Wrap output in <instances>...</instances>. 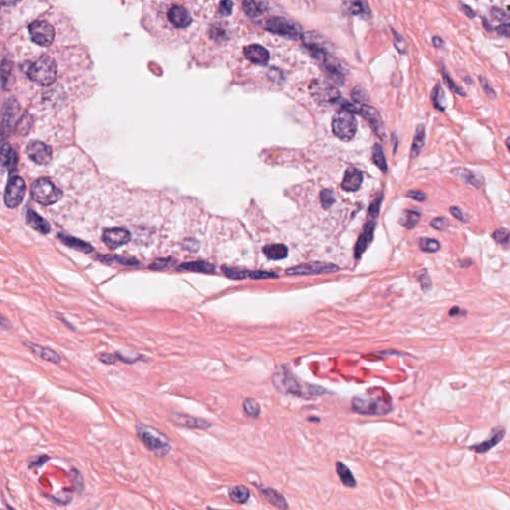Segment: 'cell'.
Listing matches in <instances>:
<instances>
[{
    "instance_id": "cell-40",
    "label": "cell",
    "mask_w": 510,
    "mask_h": 510,
    "mask_svg": "<svg viewBox=\"0 0 510 510\" xmlns=\"http://www.w3.org/2000/svg\"><path fill=\"white\" fill-rule=\"evenodd\" d=\"M345 5H346V9H347V11H348L349 13L353 14V15L369 13V10H368V7H367V4H366L365 2H362V1L346 2Z\"/></svg>"
},
{
    "instance_id": "cell-33",
    "label": "cell",
    "mask_w": 510,
    "mask_h": 510,
    "mask_svg": "<svg viewBox=\"0 0 510 510\" xmlns=\"http://www.w3.org/2000/svg\"><path fill=\"white\" fill-rule=\"evenodd\" d=\"M17 164V156L15 151L8 144H3L2 147V165L9 170H13Z\"/></svg>"
},
{
    "instance_id": "cell-13",
    "label": "cell",
    "mask_w": 510,
    "mask_h": 510,
    "mask_svg": "<svg viewBox=\"0 0 510 510\" xmlns=\"http://www.w3.org/2000/svg\"><path fill=\"white\" fill-rule=\"evenodd\" d=\"M351 105L352 106H350V108H351L350 111L353 113H359L362 117L365 118L367 120V122L371 125L373 130L376 132V134L381 139H384V136H385L384 123L382 121L381 115L379 114V112L376 110V109L371 106L365 105V104H363L359 107L355 106L354 104H351Z\"/></svg>"
},
{
    "instance_id": "cell-39",
    "label": "cell",
    "mask_w": 510,
    "mask_h": 510,
    "mask_svg": "<svg viewBox=\"0 0 510 510\" xmlns=\"http://www.w3.org/2000/svg\"><path fill=\"white\" fill-rule=\"evenodd\" d=\"M243 409L246 415L252 418H258L261 412L259 404L253 398H246L243 402Z\"/></svg>"
},
{
    "instance_id": "cell-38",
    "label": "cell",
    "mask_w": 510,
    "mask_h": 510,
    "mask_svg": "<svg viewBox=\"0 0 510 510\" xmlns=\"http://www.w3.org/2000/svg\"><path fill=\"white\" fill-rule=\"evenodd\" d=\"M419 246H420V249L422 251H424V252L434 253V252L440 250L441 243L438 240L433 239V238L423 237V238H421L419 240Z\"/></svg>"
},
{
    "instance_id": "cell-6",
    "label": "cell",
    "mask_w": 510,
    "mask_h": 510,
    "mask_svg": "<svg viewBox=\"0 0 510 510\" xmlns=\"http://www.w3.org/2000/svg\"><path fill=\"white\" fill-rule=\"evenodd\" d=\"M32 198L42 205H51L63 198V192L47 177H39L31 186Z\"/></svg>"
},
{
    "instance_id": "cell-59",
    "label": "cell",
    "mask_w": 510,
    "mask_h": 510,
    "mask_svg": "<svg viewBox=\"0 0 510 510\" xmlns=\"http://www.w3.org/2000/svg\"><path fill=\"white\" fill-rule=\"evenodd\" d=\"M432 42H433L434 46L438 47V48H441L443 46V40L440 37H438V36H435V37H433Z\"/></svg>"
},
{
    "instance_id": "cell-36",
    "label": "cell",
    "mask_w": 510,
    "mask_h": 510,
    "mask_svg": "<svg viewBox=\"0 0 510 510\" xmlns=\"http://www.w3.org/2000/svg\"><path fill=\"white\" fill-rule=\"evenodd\" d=\"M264 3L256 2V1H243L242 6L245 13L250 17H257L263 13L264 7L262 6Z\"/></svg>"
},
{
    "instance_id": "cell-10",
    "label": "cell",
    "mask_w": 510,
    "mask_h": 510,
    "mask_svg": "<svg viewBox=\"0 0 510 510\" xmlns=\"http://www.w3.org/2000/svg\"><path fill=\"white\" fill-rule=\"evenodd\" d=\"M313 98L320 104H337L340 100V92L330 83L322 80L314 81L310 87Z\"/></svg>"
},
{
    "instance_id": "cell-2",
    "label": "cell",
    "mask_w": 510,
    "mask_h": 510,
    "mask_svg": "<svg viewBox=\"0 0 510 510\" xmlns=\"http://www.w3.org/2000/svg\"><path fill=\"white\" fill-rule=\"evenodd\" d=\"M162 28L171 33L187 32L194 22L192 10L181 2L163 3L159 14Z\"/></svg>"
},
{
    "instance_id": "cell-8",
    "label": "cell",
    "mask_w": 510,
    "mask_h": 510,
    "mask_svg": "<svg viewBox=\"0 0 510 510\" xmlns=\"http://www.w3.org/2000/svg\"><path fill=\"white\" fill-rule=\"evenodd\" d=\"M262 26L267 31L291 38H298L303 35L301 26L286 17L274 16L267 18L262 22Z\"/></svg>"
},
{
    "instance_id": "cell-61",
    "label": "cell",
    "mask_w": 510,
    "mask_h": 510,
    "mask_svg": "<svg viewBox=\"0 0 510 510\" xmlns=\"http://www.w3.org/2000/svg\"><path fill=\"white\" fill-rule=\"evenodd\" d=\"M2 510H16V509H14L13 507H11L10 505H6V506H5V508H3Z\"/></svg>"
},
{
    "instance_id": "cell-46",
    "label": "cell",
    "mask_w": 510,
    "mask_h": 510,
    "mask_svg": "<svg viewBox=\"0 0 510 510\" xmlns=\"http://www.w3.org/2000/svg\"><path fill=\"white\" fill-rule=\"evenodd\" d=\"M174 263V261L170 258H160V259H157L155 260L152 264H150V269H153V270H163L170 265H172Z\"/></svg>"
},
{
    "instance_id": "cell-14",
    "label": "cell",
    "mask_w": 510,
    "mask_h": 510,
    "mask_svg": "<svg viewBox=\"0 0 510 510\" xmlns=\"http://www.w3.org/2000/svg\"><path fill=\"white\" fill-rule=\"evenodd\" d=\"M26 154L30 160L38 165H46L52 159V150L41 141L33 140L26 145Z\"/></svg>"
},
{
    "instance_id": "cell-25",
    "label": "cell",
    "mask_w": 510,
    "mask_h": 510,
    "mask_svg": "<svg viewBox=\"0 0 510 510\" xmlns=\"http://www.w3.org/2000/svg\"><path fill=\"white\" fill-rule=\"evenodd\" d=\"M34 354L37 355L38 357H40L41 359L45 360V361H48V362H51L53 364H59L61 363V357L59 354H57L56 352H54L53 350L49 349V348H45V347H42V346H39V345H36V344H33V343H29V342H25L24 343Z\"/></svg>"
},
{
    "instance_id": "cell-54",
    "label": "cell",
    "mask_w": 510,
    "mask_h": 510,
    "mask_svg": "<svg viewBox=\"0 0 510 510\" xmlns=\"http://www.w3.org/2000/svg\"><path fill=\"white\" fill-rule=\"evenodd\" d=\"M50 458L46 455H41V456H37L35 458H32L29 462V467H39L40 465L44 464L47 460H49Z\"/></svg>"
},
{
    "instance_id": "cell-50",
    "label": "cell",
    "mask_w": 510,
    "mask_h": 510,
    "mask_svg": "<svg viewBox=\"0 0 510 510\" xmlns=\"http://www.w3.org/2000/svg\"><path fill=\"white\" fill-rule=\"evenodd\" d=\"M480 82L483 88V90L485 91V93L487 94V96L490 98V99H495L496 98V93L493 89H491L488 81L486 78H484L483 76H480Z\"/></svg>"
},
{
    "instance_id": "cell-26",
    "label": "cell",
    "mask_w": 510,
    "mask_h": 510,
    "mask_svg": "<svg viewBox=\"0 0 510 510\" xmlns=\"http://www.w3.org/2000/svg\"><path fill=\"white\" fill-rule=\"evenodd\" d=\"M177 269L186 270V271H193V272H199V273H206V274H212L215 272V266L213 264H211L207 261H203V260L183 263L178 266Z\"/></svg>"
},
{
    "instance_id": "cell-48",
    "label": "cell",
    "mask_w": 510,
    "mask_h": 510,
    "mask_svg": "<svg viewBox=\"0 0 510 510\" xmlns=\"http://www.w3.org/2000/svg\"><path fill=\"white\" fill-rule=\"evenodd\" d=\"M382 199H383V197L380 196L379 198H377L370 205V208H369V214L373 217V218H376L379 213H380V207H381V203H382Z\"/></svg>"
},
{
    "instance_id": "cell-20",
    "label": "cell",
    "mask_w": 510,
    "mask_h": 510,
    "mask_svg": "<svg viewBox=\"0 0 510 510\" xmlns=\"http://www.w3.org/2000/svg\"><path fill=\"white\" fill-rule=\"evenodd\" d=\"M452 172L455 177L462 180L463 183L470 185L477 189H480L484 185V177L482 174L477 173L468 169L457 168L453 170Z\"/></svg>"
},
{
    "instance_id": "cell-51",
    "label": "cell",
    "mask_w": 510,
    "mask_h": 510,
    "mask_svg": "<svg viewBox=\"0 0 510 510\" xmlns=\"http://www.w3.org/2000/svg\"><path fill=\"white\" fill-rule=\"evenodd\" d=\"M497 34H499L500 36H503V37H507V38H510V22L508 23H502L500 25H498L496 28H495Z\"/></svg>"
},
{
    "instance_id": "cell-12",
    "label": "cell",
    "mask_w": 510,
    "mask_h": 510,
    "mask_svg": "<svg viewBox=\"0 0 510 510\" xmlns=\"http://www.w3.org/2000/svg\"><path fill=\"white\" fill-rule=\"evenodd\" d=\"M25 183L24 180L19 176L11 177L5 188L4 193V202L7 207L15 208L21 202L25 195Z\"/></svg>"
},
{
    "instance_id": "cell-56",
    "label": "cell",
    "mask_w": 510,
    "mask_h": 510,
    "mask_svg": "<svg viewBox=\"0 0 510 510\" xmlns=\"http://www.w3.org/2000/svg\"><path fill=\"white\" fill-rule=\"evenodd\" d=\"M460 6V10L468 17V18H475L476 17V12L472 10L471 7L467 6L466 4H463V3H460L459 4Z\"/></svg>"
},
{
    "instance_id": "cell-31",
    "label": "cell",
    "mask_w": 510,
    "mask_h": 510,
    "mask_svg": "<svg viewBox=\"0 0 510 510\" xmlns=\"http://www.w3.org/2000/svg\"><path fill=\"white\" fill-rule=\"evenodd\" d=\"M222 271L227 278H230L233 280H242V279H247V278L253 279V276H254V271H250V270L242 269V268H238V267H229L227 265H224L222 267Z\"/></svg>"
},
{
    "instance_id": "cell-22",
    "label": "cell",
    "mask_w": 510,
    "mask_h": 510,
    "mask_svg": "<svg viewBox=\"0 0 510 510\" xmlns=\"http://www.w3.org/2000/svg\"><path fill=\"white\" fill-rule=\"evenodd\" d=\"M245 57L252 63L265 64L269 60V52L261 45L251 44L243 50Z\"/></svg>"
},
{
    "instance_id": "cell-29",
    "label": "cell",
    "mask_w": 510,
    "mask_h": 510,
    "mask_svg": "<svg viewBox=\"0 0 510 510\" xmlns=\"http://www.w3.org/2000/svg\"><path fill=\"white\" fill-rule=\"evenodd\" d=\"M425 142V129L423 125H420V126H418V128L416 130L414 140H413V144H412V149H411V158L412 159H415L420 155L422 149L424 148Z\"/></svg>"
},
{
    "instance_id": "cell-3",
    "label": "cell",
    "mask_w": 510,
    "mask_h": 510,
    "mask_svg": "<svg viewBox=\"0 0 510 510\" xmlns=\"http://www.w3.org/2000/svg\"><path fill=\"white\" fill-rule=\"evenodd\" d=\"M274 387L285 394H292L304 398H310L314 396H320L327 391L324 388L314 385H303L300 383L289 370L286 368H282L280 371H277L272 379Z\"/></svg>"
},
{
    "instance_id": "cell-1",
    "label": "cell",
    "mask_w": 510,
    "mask_h": 510,
    "mask_svg": "<svg viewBox=\"0 0 510 510\" xmlns=\"http://www.w3.org/2000/svg\"><path fill=\"white\" fill-rule=\"evenodd\" d=\"M352 409L361 415L385 416L392 411V400L385 390L375 388L367 394L355 396L352 399Z\"/></svg>"
},
{
    "instance_id": "cell-17",
    "label": "cell",
    "mask_w": 510,
    "mask_h": 510,
    "mask_svg": "<svg viewBox=\"0 0 510 510\" xmlns=\"http://www.w3.org/2000/svg\"><path fill=\"white\" fill-rule=\"evenodd\" d=\"M170 418L174 422V424H176L178 425H181V426L189 427V428L207 429V428L212 426V425L209 422H207V421H205L203 419L195 418V417H192V416H189V415H185V414L172 413L170 415Z\"/></svg>"
},
{
    "instance_id": "cell-34",
    "label": "cell",
    "mask_w": 510,
    "mask_h": 510,
    "mask_svg": "<svg viewBox=\"0 0 510 510\" xmlns=\"http://www.w3.org/2000/svg\"><path fill=\"white\" fill-rule=\"evenodd\" d=\"M101 261L106 264L119 263L121 265H126V266H136L140 263L135 258L118 256V255H105V256H101Z\"/></svg>"
},
{
    "instance_id": "cell-42",
    "label": "cell",
    "mask_w": 510,
    "mask_h": 510,
    "mask_svg": "<svg viewBox=\"0 0 510 510\" xmlns=\"http://www.w3.org/2000/svg\"><path fill=\"white\" fill-rule=\"evenodd\" d=\"M417 278L420 281L421 287L425 291V292H427L429 289H431V286H432L431 278H430V276H429V274H428L426 269H423L420 272H418L417 273Z\"/></svg>"
},
{
    "instance_id": "cell-37",
    "label": "cell",
    "mask_w": 510,
    "mask_h": 510,
    "mask_svg": "<svg viewBox=\"0 0 510 510\" xmlns=\"http://www.w3.org/2000/svg\"><path fill=\"white\" fill-rule=\"evenodd\" d=\"M373 160L376 166L385 173L388 170V165L383 152V149L379 143H375L373 147Z\"/></svg>"
},
{
    "instance_id": "cell-45",
    "label": "cell",
    "mask_w": 510,
    "mask_h": 510,
    "mask_svg": "<svg viewBox=\"0 0 510 510\" xmlns=\"http://www.w3.org/2000/svg\"><path fill=\"white\" fill-rule=\"evenodd\" d=\"M394 44L397 51H399L400 53H406L408 51L407 41L405 40L403 36L399 35L397 31H394Z\"/></svg>"
},
{
    "instance_id": "cell-28",
    "label": "cell",
    "mask_w": 510,
    "mask_h": 510,
    "mask_svg": "<svg viewBox=\"0 0 510 510\" xmlns=\"http://www.w3.org/2000/svg\"><path fill=\"white\" fill-rule=\"evenodd\" d=\"M336 471H337V475L340 478L342 483L346 487L355 488L357 486V482H356L355 477L353 476L352 471L342 461H337L336 462Z\"/></svg>"
},
{
    "instance_id": "cell-27",
    "label": "cell",
    "mask_w": 510,
    "mask_h": 510,
    "mask_svg": "<svg viewBox=\"0 0 510 510\" xmlns=\"http://www.w3.org/2000/svg\"><path fill=\"white\" fill-rule=\"evenodd\" d=\"M263 253L270 260H281L288 256V248L281 243L267 244L263 247Z\"/></svg>"
},
{
    "instance_id": "cell-44",
    "label": "cell",
    "mask_w": 510,
    "mask_h": 510,
    "mask_svg": "<svg viewBox=\"0 0 510 510\" xmlns=\"http://www.w3.org/2000/svg\"><path fill=\"white\" fill-rule=\"evenodd\" d=\"M443 77H444V80H445L446 85L449 87V89H450L452 92H453V93H455V94H457V95H459V96H465V92H464L463 90H461V89H460V88H459V87H458V86H457V85L453 81V79L449 76V74H448V73H447L446 71H443Z\"/></svg>"
},
{
    "instance_id": "cell-23",
    "label": "cell",
    "mask_w": 510,
    "mask_h": 510,
    "mask_svg": "<svg viewBox=\"0 0 510 510\" xmlns=\"http://www.w3.org/2000/svg\"><path fill=\"white\" fill-rule=\"evenodd\" d=\"M26 223L34 230L42 234H47L51 230L49 223L46 220H44L42 216H40L39 214H37L34 210L31 209H28L26 212Z\"/></svg>"
},
{
    "instance_id": "cell-4",
    "label": "cell",
    "mask_w": 510,
    "mask_h": 510,
    "mask_svg": "<svg viewBox=\"0 0 510 510\" xmlns=\"http://www.w3.org/2000/svg\"><path fill=\"white\" fill-rule=\"evenodd\" d=\"M137 434L143 446L158 457H165L170 451V444L167 436L160 430L142 425L136 424Z\"/></svg>"
},
{
    "instance_id": "cell-32",
    "label": "cell",
    "mask_w": 510,
    "mask_h": 510,
    "mask_svg": "<svg viewBox=\"0 0 510 510\" xmlns=\"http://www.w3.org/2000/svg\"><path fill=\"white\" fill-rule=\"evenodd\" d=\"M228 495L229 498L237 504H244L250 498L249 490L243 485H237L230 488L228 490Z\"/></svg>"
},
{
    "instance_id": "cell-11",
    "label": "cell",
    "mask_w": 510,
    "mask_h": 510,
    "mask_svg": "<svg viewBox=\"0 0 510 510\" xmlns=\"http://www.w3.org/2000/svg\"><path fill=\"white\" fill-rule=\"evenodd\" d=\"M339 270V266L333 263H328V262H310V263H303L296 265L294 267L288 268L286 270V273L288 275H316V274H323V273H333Z\"/></svg>"
},
{
    "instance_id": "cell-57",
    "label": "cell",
    "mask_w": 510,
    "mask_h": 510,
    "mask_svg": "<svg viewBox=\"0 0 510 510\" xmlns=\"http://www.w3.org/2000/svg\"><path fill=\"white\" fill-rule=\"evenodd\" d=\"M491 15H492L495 19H498V20L507 19V18H508V15H507L504 11H502V10H500V9H498V8H492V9H491Z\"/></svg>"
},
{
    "instance_id": "cell-19",
    "label": "cell",
    "mask_w": 510,
    "mask_h": 510,
    "mask_svg": "<svg viewBox=\"0 0 510 510\" xmlns=\"http://www.w3.org/2000/svg\"><path fill=\"white\" fill-rule=\"evenodd\" d=\"M256 488L260 492L261 496L264 497L270 504L274 505L275 507L279 508L280 510H287L289 508L288 502L283 494L278 492L276 489L269 487V486H263V485H256Z\"/></svg>"
},
{
    "instance_id": "cell-21",
    "label": "cell",
    "mask_w": 510,
    "mask_h": 510,
    "mask_svg": "<svg viewBox=\"0 0 510 510\" xmlns=\"http://www.w3.org/2000/svg\"><path fill=\"white\" fill-rule=\"evenodd\" d=\"M363 183V173L356 168H349L342 181V189L347 192H356Z\"/></svg>"
},
{
    "instance_id": "cell-49",
    "label": "cell",
    "mask_w": 510,
    "mask_h": 510,
    "mask_svg": "<svg viewBox=\"0 0 510 510\" xmlns=\"http://www.w3.org/2000/svg\"><path fill=\"white\" fill-rule=\"evenodd\" d=\"M232 6H233V3L231 1H228V0H227V1H223V2H221L220 7H218V12H220V14L223 16H228L232 12Z\"/></svg>"
},
{
    "instance_id": "cell-30",
    "label": "cell",
    "mask_w": 510,
    "mask_h": 510,
    "mask_svg": "<svg viewBox=\"0 0 510 510\" xmlns=\"http://www.w3.org/2000/svg\"><path fill=\"white\" fill-rule=\"evenodd\" d=\"M421 220V212L414 209H407L399 218V224L407 229H413Z\"/></svg>"
},
{
    "instance_id": "cell-60",
    "label": "cell",
    "mask_w": 510,
    "mask_h": 510,
    "mask_svg": "<svg viewBox=\"0 0 510 510\" xmlns=\"http://www.w3.org/2000/svg\"><path fill=\"white\" fill-rule=\"evenodd\" d=\"M505 144H506V147H507L508 151L510 152V137L506 139V141H505Z\"/></svg>"
},
{
    "instance_id": "cell-43",
    "label": "cell",
    "mask_w": 510,
    "mask_h": 510,
    "mask_svg": "<svg viewBox=\"0 0 510 510\" xmlns=\"http://www.w3.org/2000/svg\"><path fill=\"white\" fill-rule=\"evenodd\" d=\"M492 237L499 244H507L509 242L510 232L505 228H498L493 232Z\"/></svg>"
},
{
    "instance_id": "cell-7",
    "label": "cell",
    "mask_w": 510,
    "mask_h": 510,
    "mask_svg": "<svg viewBox=\"0 0 510 510\" xmlns=\"http://www.w3.org/2000/svg\"><path fill=\"white\" fill-rule=\"evenodd\" d=\"M358 122L354 113L346 108H341L333 117L332 130L334 135L342 141H350L357 132Z\"/></svg>"
},
{
    "instance_id": "cell-55",
    "label": "cell",
    "mask_w": 510,
    "mask_h": 510,
    "mask_svg": "<svg viewBox=\"0 0 510 510\" xmlns=\"http://www.w3.org/2000/svg\"><path fill=\"white\" fill-rule=\"evenodd\" d=\"M450 212H451V214H452L453 217L456 218V220H458V221H460V222H466L463 212H462V211H461L457 206H451V207H450Z\"/></svg>"
},
{
    "instance_id": "cell-41",
    "label": "cell",
    "mask_w": 510,
    "mask_h": 510,
    "mask_svg": "<svg viewBox=\"0 0 510 510\" xmlns=\"http://www.w3.org/2000/svg\"><path fill=\"white\" fill-rule=\"evenodd\" d=\"M320 199H321L322 206L325 209H328V208H330L334 204V202H335V196H334L332 191L325 189V190H323L320 193Z\"/></svg>"
},
{
    "instance_id": "cell-47",
    "label": "cell",
    "mask_w": 510,
    "mask_h": 510,
    "mask_svg": "<svg viewBox=\"0 0 510 510\" xmlns=\"http://www.w3.org/2000/svg\"><path fill=\"white\" fill-rule=\"evenodd\" d=\"M430 226L436 230H446L450 227V222L446 217H435L430 222Z\"/></svg>"
},
{
    "instance_id": "cell-9",
    "label": "cell",
    "mask_w": 510,
    "mask_h": 510,
    "mask_svg": "<svg viewBox=\"0 0 510 510\" xmlns=\"http://www.w3.org/2000/svg\"><path fill=\"white\" fill-rule=\"evenodd\" d=\"M28 31L34 43L41 47L50 46L55 38V29L46 20L37 19L28 26Z\"/></svg>"
},
{
    "instance_id": "cell-15",
    "label": "cell",
    "mask_w": 510,
    "mask_h": 510,
    "mask_svg": "<svg viewBox=\"0 0 510 510\" xmlns=\"http://www.w3.org/2000/svg\"><path fill=\"white\" fill-rule=\"evenodd\" d=\"M131 238L132 235L130 231L122 227L107 228L103 231L102 235V240L110 249H116L127 244L130 242Z\"/></svg>"
},
{
    "instance_id": "cell-53",
    "label": "cell",
    "mask_w": 510,
    "mask_h": 510,
    "mask_svg": "<svg viewBox=\"0 0 510 510\" xmlns=\"http://www.w3.org/2000/svg\"><path fill=\"white\" fill-rule=\"evenodd\" d=\"M407 197L417 201H425L426 199V195L421 191H410L407 194Z\"/></svg>"
},
{
    "instance_id": "cell-35",
    "label": "cell",
    "mask_w": 510,
    "mask_h": 510,
    "mask_svg": "<svg viewBox=\"0 0 510 510\" xmlns=\"http://www.w3.org/2000/svg\"><path fill=\"white\" fill-rule=\"evenodd\" d=\"M431 100L433 106L441 111H445L446 109V97L444 90L440 84H436L431 92Z\"/></svg>"
},
{
    "instance_id": "cell-16",
    "label": "cell",
    "mask_w": 510,
    "mask_h": 510,
    "mask_svg": "<svg viewBox=\"0 0 510 510\" xmlns=\"http://www.w3.org/2000/svg\"><path fill=\"white\" fill-rule=\"evenodd\" d=\"M375 228H376V222L374 220L368 222L367 225L365 226V228H364V231L361 233L360 237L358 238V241H357V244L355 247V257L357 259L361 258L364 252L366 251V249L372 242L373 237H374Z\"/></svg>"
},
{
    "instance_id": "cell-5",
    "label": "cell",
    "mask_w": 510,
    "mask_h": 510,
    "mask_svg": "<svg viewBox=\"0 0 510 510\" xmlns=\"http://www.w3.org/2000/svg\"><path fill=\"white\" fill-rule=\"evenodd\" d=\"M26 75L32 82L37 85L49 86L57 77L56 62L50 56H40L28 66Z\"/></svg>"
},
{
    "instance_id": "cell-52",
    "label": "cell",
    "mask_w": 510,
    "mask_h": 510,
    "mask_svg": "<svg viewBox=\"0 0 510 510\" xmlns=\"http://www.w3.org/2000/svg\"><path fill=\"white\" fill-rule=\"evenodd\" d=\"M352 97L355 100V102L362 103L364 100L366 99V94H365V91H364L363 89H361L360 87H357L353 90Z\"/></svg>"
},
{
    "instance_id": "cell-58",
    "label": "cell",
    "mask_w": 510,
    "mask_h": 510,
    "mask_svg": "<svg viewBox=\"0 0 510 510\" xmlns=\"http://www.w3.org/2000/svg\"><path fill=\"white\" fill-rule=\"evenodd\" d=\"M466 312L462 309H460L458 306H453L450 312H449V315L450 317H456V316H465Z\"/></svg>"
},
{
    "instance_id": "cell-24",
    "label": "cell",
    "mask_w": 510,
    "mask_h": 510,
    "mask_svg": "<svg viewBox=\"0 0 510 510\" xmlns=\"http://www.w3.org/2000/svg\"><path fill=\"white\" fill-rule=\"evenodd\" d=\"M58 239L66 246L75 249L77 251H81L83 253H91L94 251L93 246L90 243H87L79 238L70 236L65 233H58Z\"/></svg>"
},
{
    "instance_id": "cell-18",
    "label": "cell",
    "mask_w": 510,
    "mask_h": 510,
    "mask_svg": "<svg viewBox=\"0 0 510 510\" xmlns=\"http://www.w3.org/2000/svg\"><path fill=\"white\" fill-rule=\"evenodd\" d=\"M504 435H505V430L502 427L493 428L491 435L489 436L488 440H486L481 444H477V445H473V446L469 447V450L477 453H487L488 451H490L491 449L496 447L503 440Z\"/></svg>"
}]
</instances>
